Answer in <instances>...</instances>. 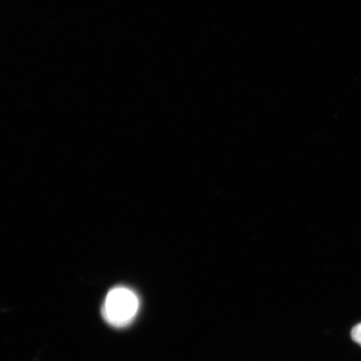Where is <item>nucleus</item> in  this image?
Wrapping results in <instances>:
<instances>
[{"instance_id": "f257e3e1", "label": "nucleus", "mask_w": 361, "mask_h": 361, "mask_svg": "<svg viewBox=\"0 0 361 361\" xmlns=\"http://www.w3.org/2000/svg\"><path fill=\"white\" fill-rule=\"evenodd\" d=\"M137 294L126 287H116L109 292L103 306L104 319L115 327L129 325L139 311Z\"/></svg>"}, {"instance_id": "f03ea898", "label": "nucleus", "mask_w": 361, "mask_h": 361, "mask_svg": "<svg viewBox=\"0 0 361 361\" xmlns=\"http://www.w3.org/2000/svg\"><path fill=\"white\" fill-rule=\"evenodd\" d=\"M351 337H353V341H355L356 343L360 344L361 346V323L356 325V326L353 327V330H351Z\"/></svg>"}]
</instances>
